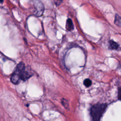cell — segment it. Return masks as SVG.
I'll use <instances>...</instances> for the list:
<instances>
[{"mask_svg":"<svg viewBox=\"0 0 121 121\" xmlns=\"http://www.w3.org/2000/svg\"><path fill=\"white\" fill-rule=\"evenodd\" d=\"M107 107L106 103H97L92 105L90 113L93 121H99Z\"/></svg>","mask_w":121,"mask_h":121,"instance_id":"1","label":"cell"},{"mask_svg":"<svg viewBox=\"0 0 121 121\" xmlns=\"http://www.w3.org/2000/svg\"><path fill=\"white\" fill-rule=\"evenodd\" d=\"M25 69V65L24 62H20L17 66L14 72L13 73L10 80L11 82L15 84H18L21 80V74L22 72Z\"/></svg>","mask_w":121,"mask_h":121,"instance_id":"2","label":"cell"},{"mask_svg":"<svg viewBox=\"0 0 121 121\" xmlns=\"http://www.w3.org/2000/svg\"><path fill=\"white\" fill-rule=\"evenodd\" d=\"M32 12L36 17L41 16L43 13L44 7L40 0H31Z\"/></svg>","mask_w":121,"mask_h":121,"instance_id":"3","label":"cell"},{"mask_svg":"<svg viewBox=\"0 0 121 121\" xmlns=\"http://www.w3.org/2000/svg\"><path fill=\"white\" fill-rule=\"evenodd\" d=\"M108 48L112 50H119L121 49L119 44L112 40H110L108 42Z\"/></svg>","mask_w":121,"mask_h":121,"instance_id":"4","label":"cell"},{"mask_svg":"<svg viewBox=\"0 0 121 121\" xmlns=\"http://www.w3.org/2000/svg\"><path fill=\"white\" fill-rule=\"evenodd\" d=\"M74 26L72 20L70 18L67 19L66 24V29L68 31H72L74 29Z\"/></svg>","mask_w":121,"mask_h":121,"instance_id":"5","label":"cell"},{"mask_svg":"<svg viewBox=\"0 0 121 121\" xmlns=\"http://www.w3.org/2000/svg\"><path fill=\"white\" fill-rule=\"evenodd\" d=\"M61 104H62V105L64 107V108L65 109H68L69 108V102L67 100L64 99V98H62L61 100Z\"/></svg>","mask_w":121,"mask_h":121,"instance_id":"6","label":"cell"},{"mask_svg":"<svg viewBox=\"0 0 121 121\" xmlns=\"http://www.w3.org/2000/svg\"><path fill=\"white\" fill-rule=\"evenodd\" d=\"M92 82L89 78H86L83 81L84 85L86 87H88L92 85Z\"/></svg>","mask_w":121,"mask_h":121,"instance_id":"7","label":"cell"},{"mask_svg":"<svg viewBox=\"0 0 121 121\" xmlns=\"http://www.w3.org/2000/svg\"><path fill=\"white\" fill-rule=\"evenodd\" d=\"M62 1L63 0H54V3L56 6H58L62 3Z\"/></svg>","mask_w":121,"mask_h":121,"instance_id":"8","label":"cell"},{"mask_svg":"<svg viewBox=\"0 0 121 121\" xmlns=\"http://www.w3.org/2000/svg\"><path fill=\"white\" fill-rule=\"evenodd\" d=\"M118 99L121 101V86L118 89Z\"/></svg>","mask_w":121,"mask_h":121,"instance_id":"9","label":"cell"},{"mask_svg":"<svg viewBox=\"0 0 121 121\" xmlns=\"http://www.w3.org/2000/svg\"><path fill=\"white\" fill-rule=\"evenodd\" d=\"M3 2V0H0V3H2Z\"/></svg>","mask_w":121,"mask_h":121,"instance_id":"10","label":"cell"}]
</instances>
